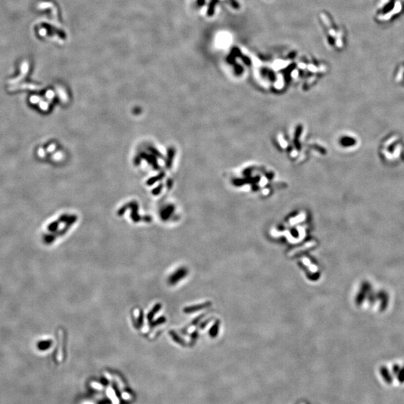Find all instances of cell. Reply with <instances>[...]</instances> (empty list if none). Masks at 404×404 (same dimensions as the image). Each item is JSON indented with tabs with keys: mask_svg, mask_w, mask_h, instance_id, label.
Instances as JSON below:
<instances>
[{
	"mask_svg": "<svg viewBox=\"0 0 404 404\" xmlns=\"http://www.w3.org/2000/svg\"><path fill=\"white\" fill-rule=\"evenodd\" d=\"M275 175L272 171L258 165H246L233 171L230 182L233 186L243 192L252 193H263L267 195L274 188Z\"/></svg>",
	"mask_w": 404,
	"mask_h": 404,
	"instance_id": "obj_1",
	"label": "cell"
},
{
	"mask_svg": "<svg viewBox=\"0 0 404 404\" xmlns=\"http://www.w3.org/2000/svg\"><path fill=\"white\" fill-rule=\"evenodd\" d=\"M50 344H52V343H51L49 341H42V342H40V344H38V347H40V348H42V349H43V347H45V348H46V347H48L49 345H50Z\"/></svg>",
	"mask_w": 404,
	"mask_h": 404,
	"instance_id": "obj_3",
	"label": "cell"
},
{
	"mask_svg": "<svg viewBox=\"0 0 404 404\" xmlns=\"http://www.w3.org/2000/svg\"><path fill=\"white\" fill-rule=\"evenodd\" d=\"M403 8V4L400 0H380L376 9V15L381 21L390 20L401 13Z\"/></svg>",
	"mask_w": 404,
	"mask_h": 404,
	"instance_id": "obj_2",
	"label": "cell"
}]
</instances>
